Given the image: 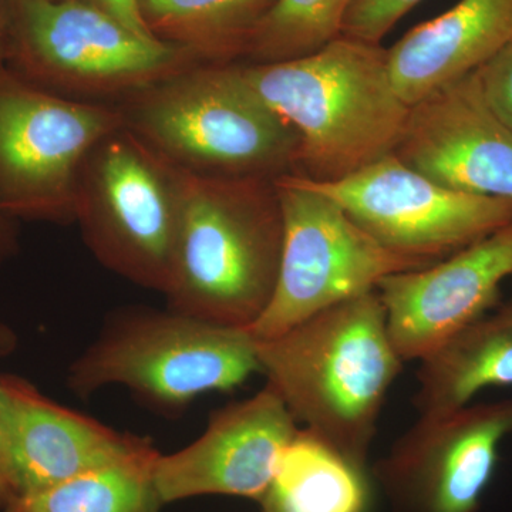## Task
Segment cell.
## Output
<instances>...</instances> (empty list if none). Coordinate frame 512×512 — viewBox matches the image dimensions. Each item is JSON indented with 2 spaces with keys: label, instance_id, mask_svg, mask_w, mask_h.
<instances>
[{
  "label": "cell",
  "instance_id": "1",
  "mask_svg": "<svg viewBox=\"0 0 512 512\" xmlns=\"http://www.w3.org/2000/svg\"><path fill=\"white\" fill-rule=\"evenodd\" d=\"M256 357L266 384L301 429L367 466L384 403L404 362L377 289L274 338L256 339Z\"/></svg>",
  "mask_w": 512,
  "mask_h": 512
},
{
  "label": "cell",
  "instance_id": "2",
  "mask_svg": "<svg viewBox=\"0 0 512 512\" xmlns=\"http://www.w3.org/2000/svg\"><path fill=\"white\" fill-rule=\"evenodd\" d=\"M284 242L275 180L181 170V208L165 306L251 329L274 296Z\"/></svg>",
  "mask_w": 512,
  "mask_h": 512
},
{
  "label": "cell",
  "instance_id": "3",
  "mask_svg": "<svg viewBox=\"0 0 512 512\" xmlns=\"http://www.w3.org/2000/svg\"><path fill=\"white\" fill-rule=\"evenodd\" d=\"M241 66L255 93L298 134L296 174L308 180H343L399 143L410 106L379 43L342 35L299 59Z\"/></svg>",
  "mask_w": 512,
  "mask_h": 512
},
{
  "label": "cell",
  "instance_id": "4",
  "mask_svg": "<svg viewBox=\"0 0 512 512\" xmlns=\"http://www.w3.org/2000/svg\"><path fill=\"white\" fill-rule=\"evenodd\" d=\"M117 107L124 127L187 173L269 180L298 173V134L255 93L239 62L198 64Z\"/></svg>",
  "mask_w": 512,
  "mask_h": 512
},
{
  "label": "cell",
  "instance_id": "5",
  "mask_svg": "<svg viewBox=\"0 0 512 512\" xmlns=\"http://www.w3.org/2000/svg\"><path fill=\"white\" fill-rule=\"evenodd\" d=\"M261 373L256 339L173 309H111L97 335L67 369V389L82 400L123 386L151 412L181 416L202 394L231 392Z\"/></svg>",
  "mask_w": 512,
  "mask_h": 512
},
{
  "label": "cell",
  "instance_id": "6",
  "mask_svg": "<svg viewBox=\"0 0 512 512\" xmlns=\"http://www.w3.org/2000/svg\"><path fill=\"white\" fill-rule=\"evenodd\" d=\"M3 64L37 89L117 106L202 63L183 47L137 35L80 0H13Z\"/></svg>",
  "mask_w": 512,
  "mask_h": 512
},
{
  "label": "cell",
  "instance_id": "7",
  "mask_svg": "<svg viewBox=\"0 0 512 512\" xmlns=\"http://www.w3.org/2000/svg\"><path fill=\"white\" fill-rule=\"evenodd\" d=\"M180 208V168L127 127L84 160L76 224L94 258L131 284L164 293Z\"/></svg>",
  "mask_w": 512,
  "mask_h": 512
},
{
  "label": "cell",
  "instance_id": "8",
  "mask_svg": "<svg viewBox=\"0 0 512 512\" xmlns=\"http://www.w3.org/2000/svg\"><path fill=\"white\" fill-rule=\"evenodd\" d=\"M275 185L284 242L274 296L249 329L255 339L274 338L316 313L376 291L387 276L429 266L384 248L302 175H281Z\"/></svg>",
  "mask_w": 512,
  "mask_h": 512
},
{
  "label": "cell",
  "instance_id": "9",
  "mask_svg": "<svg viewBox=\"0 0 512 512\" xmlns=\"http://www.w3.org/2000/svg\"><path fill=\"white\" fill-rule=\"evenodd\" d=\"M121 126L119 107L47 93L0 64V212L16 222L76 224L84 160Z\"/></svg>",
  "mask_w": 512,
  "mask_h": 512
},
{
  "label": "cell",
  "instance_id": "10",
  "mask_svg": "<svg viewBox=\"0 0 512 512\" xmlns=\"http://www.w3.org/2000/svg\"><path fill=\"white\" fill-rule=\"evenodd\" d=\"M305 181L332 198L384 248L424 265L512 222V200L450 190L394 154L335 183Z\"/></svg>",
  "mask_w": 512,
  "mask_h": 512
},
{
  "label": "cell",
  "instance_id": "11",
  "mask_svg": "<svg viewBox=\"0 0 512 512\" xmlns=\"http://www.w3.org/2000/svg\"><path fill=\"white\" fill-rule=\"evenodd\" d=\"M512 437V397L419 420L370 468L392 512H478L500 448Z\"/></svg>",
  "mask_w": 512,
  "mask_h": 512
},
{
  "label": "cell",
  "instance_id": "12",
  "mask_svg": "<svg viewBox=\"0 0 512 512\" xmlns=\"http://www.w3.org/2000/svg\"><path fill=\"white\" fill-rule=\"evenodd\" d=\"M393 154L450 190L512 200V133L476 72L412 104Z\"/></svg>",
  "mask_w": 512,
  "mask_h": 512
},
{
  "label": "cell",
  "instance_id": "13",
  "mask_svg": "<svg viewBox=\"0 0 512 512\" xmlns=\"http://www.w3.org/2000/svg\"><path fill=\"white\" fill-rule=\"evenodd\" d=\"M512 278V222L426 268L387 276L377 293L397 353L421 360L497 308Z\"/></svg>",
  "mask_w": 512,
  "mask_h": 512
},
{
  "label": "cell",
  "instance_id": "14",
  "mask_svg": "<svg viewBox=\"0 0 512 512\" xmlns=\"http://www.w3.org/2000/svg\"><path fill=\"white\" fill-rule=\"evenodd\" d=\"M299 426L265 384L254 396L211 413L207 429L187 447L157 457L154 483L163 504L202 495L258 503Z\"/></svg>",
  "mask_w": 512,
  "mask_h": 512
},
{
  "label": "cell",
  "instance_id": "15",
  "mask_svg": "<svg viewBox=\"0 0 512 512\" xmlns=\"http://www.w3.org/2000/svg\"><path fill=\"white\" fill-rule=\"evenodd\" d=\"M0 440L12 498L46 490L151 441L73 412L15 375H0Z\"/></svg>",
  "mask_w": 512,
  "mask_h": 512
},
{
  "label": "cell",
  "instance_id": "16",
  "mask_svg": "<svg viewBox=\"0 0 512 512\" xmlns=\"http://www.w3.org/2000/svg\"><path fill=\"white\" fill-rule=\"evenodd\" d=\"M512 43V0H460L387 49L394 87L409 106L477 72Z\"/></svg>",
  "mask_w": 512,
  "mask_h": 512
},
{
  "label": "cell",
  "instance_id": "17",
  "mask_svg": "<svg viewBox=\"0 0 512 512\" xmlns=\"http://www.w3.org/2000/svg\"><path fill=\"white\" fill-rule=\"evenodd\" d=\"M413 406L420 416L460 409L491 387L512 386V301L419 360Z\"/></svg>",
  "mask_w": 512,
  "mask_h": 512
},
{
  "label": "cell",
  "instance_id": "18",
  "mask_svg": "<svg viewBox=\"0 0 512 512\" xmlns=\"http://www.w3.org/2000/svg\"><path fill=\"white\" fill-rule=\"evenodd\" d=\"M373 485L369 466L299 427L258 504L261 512H369Z\"/></svg>",
  "mask_w": 512,
  "mask_h": 512
},
{
  "label": "cell",
  "instance_id": "19",
  "mask_svg": "<svg viewBox=\"0 0 512 512\" xmlns=\"http://www.w3.org/2000/svg\"><path fill=\"white\" fill-rule=\"evenodd\" d=\"M276 0H138L141 19L160 42L202 63H238Z\"/></svg>",
  "mask_w": 512,
  "mask_h": 512
},
{
  "label": "cell",
  "instance_id": "20",
  "mask_svg": "<svg viewBox=\"0 0 512 512\" xmlns=\"http://www.w3.org/2000/svg\"><path fill=\"white\" fill-rule=\"evenodd\" d=\"M160 451L148 443L46 490L15 497L2 512H161L154 483Z\"/></svg>",
  "mask_w": 512,
  "mask_h": 512
},
{
  "label": "cell",
  "instance_id": "21",
  "mask_svg": "<svg viewBox=\"0 0 512 512\" xmlns=\"http://www.w3.org/2000/svg\"><path fill=\"white\" fill-rule=\"evenodd\" d=\"M355 0H276L251 37L241 63L266 64L318 52L342 36Z\"/></svg>",
  "mask_w": 512,
  "mask_h": 512
},
{
  "label": "cell",
  "instance_id": "22",
  "mask_svg": "<svg viewBox=\"0 0 512 512\" xmlns=\"http://www.w3.org/2000/svg\"><path fill=\"white\" fill-rule=\"evenodd\" d=\"M423 0H355L343 22L342 35L379 43Z\"/></svg>",
  "mask_w": 512,
  "mask_h": 512
},
{
  "label": "cell",
  "instance_id": "23",
  "mask_svg": "<svg viewBox=\"0 0 512 512\" xmlns=\"http://www.w3.org/2000/svg\"><path fill=\"white\" fill-rule=\"evenodd\" d=\"M476 73L488 103L512 133V43Z\"/></svg>",
  "mask_w": 512,
  "mask_h": 512
},
{
  "label": "cell",
  "instance_id": "24",
  "mask_svg": "<svg viewBox=\"0 0 512 512\" xmlns=\"http://www.w3.org/2000/svg\"><path fill=\"white\" fill-rule=\"evenodd\" d=\"M80 2L107 13L111 18L123 23L126 28L136 32L137 35L154 37L148 32L147 26L141 19L138 0H80Z\"/></svg>",
  "mask_w": 512,
  "mask_h": 512
},
{
  "label": "cell",
  "instance_id": "25",
  "mask_svg": "<svg viewBox=\"0 0 512 512\" xmlns=\"http://www.w3.org/2000/svg\"><path fill=\"white\" fill-rule=\"evenodd\" d=\"M19 249L18 224L0 212V265L9 261Z\"/></svg>",
  "mask_w": 512,
  "mask_h": 512
},
{
  "label": "cell",
  "instance_id": "26",
  "mask_svg": "<svg viewBox=\"0 0 512 512\" xmlns=\"http://www.w3.org/2000/svg\"><path fill=\"white\" fill-rule=\"evenodd\" d=\"M12 6L13 0H0V64H3V59H5L10 19H12Z\"/></svg>",
  "mask_w": 512,
  "mask_h": 512
},
{
  "label": "cell",
  "instance_id": "27",
  "mask_svg": "<svg viewBox=\"0 0 512 512\" xmlns=\"http://www.w3.org/2000/svg\"><path fill=\"white\" fill-rule=\"evenodd\" d=\"M19 346V338L8 323L0 319V357L12 355Z\"/></svg>",
  "mask_w": 512,
  "mask_h": 512
},
{
  "label": "cell",
  "instance_id": "28",
  "mask_svg": "<svg viewBox=\"0 0 512 512\" xmlns=\"http://www.w3.org/2000/svg\"><path fill=\"white\" fill-rule=\"evenodd\" d=\"M10 500H12V493H10L8 480H6L5 476V468H3L2 440H0V512L5 510Z\"/></svg>",
  "mask_w": 512,
  "mask_h": 512
},
{
  "label": "cell",
  "instance_id": "29",
  "mask_svg": "<svg viewBox=\"0 0 512 512\" xmlns=\"http://www.w3.org/2000/svg\"><path fill=\"white\" fill-rule=\"evenodd\" d=\"M511 301H512V299H511Z\"/></svg>",
  "mask_w": 512,
  "mask_h": 512
}]
</instances>
